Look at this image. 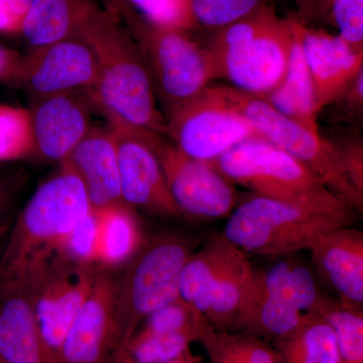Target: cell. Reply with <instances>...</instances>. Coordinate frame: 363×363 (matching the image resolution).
<instances>
[{
	"label": "cell",
	"mask_w": 363,
	"mask_h": 363,
	"mask_svg": "<svg viewBox=\"0 0 363 363\" xmlns=\"http://www.w3.org/2000/svg\"><path fill=\"white\" fill-rule=\"evenodd\" d=\"M23 59L18 52L0 45V83L16 85Z\"/></svg>",
	"instance_id": "cell-41"
},
{
	"label": "cell",
	"mask_w": 363,
	"mask_h": 363,
	"mask_svg": "<svg viewBox=\"0 0 363 363\" xmlns=\"http://www.w3.org/2000/svg\"><path fill=\"white\" fill-rule=\"evenodd\" d=\"M33 154L32 121L28 109L0 105V162Z\"/></svg>",
	"instance_id": "cell-30"
},
{
	"label": "cell",
	"mask_w": 363,
	"mask_h": 363,
	"mask_svg": "<svg viewBox=\"0 0 363 363\" xmlns=\"http://www.w3.org/2000/svg\"><path fill=\"white\" fill-rule=\"evenodd\" d=\"M97 6L96 0H32L21 33L30 50L77 37Z\"/></svg>",
	"instance_id": "cell-20"
},
{
	"label": "cell",
	"mask_w": 363,
	"mask_h": 363,
	"mask_svg": "<svg viewBox=\"0 0 363 363\" xmlns=\"http://www.w3.org/2000/svg\"><path fill=\"white\" fill-rule=\"evenodd\" d=\"M311 314L323 318L334 332L340 363H363L362 309L344 307L323 297Z\"/></svg>",
	"instance_id": "cell-28"
},
{
	"label": "cell",
	"mask_w": 363,
	"mask_h": 363,
	"mask_svg": "<svg viewBox=\"0 0 363 363\" xmlns=\"http://www.w3.org/2000/svg\"><path fill=\"white\" fill-rule=\"evenodd\" d=\"M94 109L83 90L32 100L33 154L45 161L62 162L91 130Z\"/></svg>",
	"instance_id": "cell-15"
},
{
	"label": "cell",
	"mask_w": 363,
	"mask_h": 363,
	"mask_svg": "<svg viewBox=\"0 0 363 363\" xmlns=\"http://www.w3.org/2000/svg\"><path fill=\"white\" fill-rule=\"evenodd\" d=\"M199 342L206 351L210 363H242L227 344L224 332L215 329L204 317L199 324Z\"/></svg>",
	"instance_id": "cell-38"
},
{
	"label": "cell",
	"mask_w": 363,
	"mask_h": 363,
	"mask_svg": "<svg viewBox=\"0 0 363 363\" xmlns=\"http://www.w3.org/2000/svg\"><path fill=\"white\" fill-rule=\"evenodd\" d=\"M294 42L292 18H279L266 4L247 18L213 33L206 45L215 79L236 89L266 96L288 68Z\"/></svg>",
	"instance_id": "cell-2"
},
{
	"label": "cell",
	"mask_w": 363,
	"mask_h": 363,
	"mask_svg": "<svg viewBox=\"0 0 363 363\" xmlns=\"http://www.w3.org/2000/svg\"><path fill=\"white\" fill-rule=\"evenodd\" d=\"M329 18L339 37L355 52H363V0H332Z\"/></svg>",
	"instance_id": "cell-35"
},
{
	"label": "cell",
	"mask_w": 363,
	"mask_h": 363,
	"mask_svg": "<svg viewBox=\"0 0 363 363\" xmlns=\"http://www.w3.org/2000/svg\"><path fill=\"white\" fill-rule=\"evenodd\" d=\"M252 286L281 298L304 314L314 312L324 297L317 289L311 271L292 259L281 260L266 271L255 269Z\"/></svg>",
	"instance_id": "cell-24"
},
{
	"label": "cell",
	"mask_w": 363,
	"mask_h": 363,
	"mask_svg": "<svg viewBox=\"0 0 363 363\" xmlns=\"http://www.w3.org/2000/svg\"><path fill=\"white\" fill-rule=\"evenodd\" d=\"M243 255L223 234L210 236L198 252L188 257L181 274L179 297L202 315L215 283Z\"/></svg>",
	"instance_id": "cell-21"
},
{
	"label": "cell",
	"mask_w": 363,
	"mask_h": 363,
	"mask_svg": "<svg viewBox=\"0 0 363 363\" xmlns=\"http://www.w3.org/2000/svg\"><path fill=\"white\" fill-rule=\"evenodd\" d=\"M351 209H320L253 195L229 215L223 236L245 253L281 257L309 250L324 235L350 226Z\"/></svg>",
	"instance_id": "cell-4"
},
{
	"label": "cell",
	"mask_w": 363,
	"mask_h": 363,
	"mask_svg": "<svg viewBox=\"0 0 363 363\" xmlns=\"http://www.w3.org/2000/svg\"><path fill=\"white\" fill-rule=\"evenodd\" d=\"M114 294L113 271L101 267L92 292L67 332L58 363H113L121 350Z\"/></svg>",
	"instance_id": "cell-14"
},
{
	"label": "cell",
	"mask_w": 363,
	"mask_h": 363,
	"mask_svg": "<svg viewBox=\"0 0 363 363\" xmlns=\"http://www.w3.org/2000/svg\"><path fill=\"white\" fill-rule=\"evenodd\" d=\"M279 363H340L330 325L318 315L306 314L302 323L272 341Z\"/></svg>",
	"instance_id": "cell-23"
},
{
	"label": "cell",
	"mask_w": 363,
	"mask_h": 363,
	"mask_svg": "<svg viewBox=\"0 0 363 363\" xmlns=\"http://www.w3.org/2000/svg\"><path fill=\"white\" fill-rule=\"evenodd\" d=\"M23 16L16 0H0V33H21Z\"/></svg>",
	"instance_id": "cell-40"
},
{
	"label": "cell",
	"mask_w": 363,
	"mask_h": 363,
	"mask_svg": "<svg viewBox=\"0 0 363 363\" xmlns=\"http://www.w3.org/2000/svg\"><path fill=\"white\" fill-rule=\"evenodd\" d=\"M327 107L335 109L333 114L341 123H358L363 108V69L344 89L340 96Z\"/></svg>",
	"instance_id": "cell-37"
},
{
	"label": "cell",
	"mask_w": 363,
	"mask_h": 363,
	"mask_svg": "<svg viewBox=\"0 0 363 363\" xmlns=\"http://www.w3.org/2000/svg\"><path fill=\"white\" fill-rule=\"evenodd\" d=\"M98 213L101 216L99 264L109 271L123 269L147 240L138 217L128 205Z\"/></svg>",
	"instance_id": "cell-26"
},
{
	"label": "cell",
	"mask_w": 363,
	"mask_h": 363,
	"mask_svg": "<svg viewBox=\"0 0 363 363\" xmlns=\"http://www.w3.org/2000/svg\"><path fill=\"white\" fill-rule=\"evenodd\" d=\"M296 9L295 18L307 26L327 20L332 0H292Z\"/></svg>",
	"instance_id": "cell-39"
},
{
	"label": "cell",
	"mask_w": 363,
	"mask_h": 363,
	"mask_svg": "<svg viewBox=\"0 0 363 363\" xmlns=\"http://www.w3.org/2000/svg\"><path fill=\"white\" fill-rule=\"evenodd\" d=\"M156 150L169 194L181 215L205 220L224 218L238 206V192L230 181L209 162L187 156L162 136Z\"/></svg>",
	"instance_id": "cell-11"
},
{
	"label": "cell",
	"mask_w": 363,
	"mask_h": 363,
	"mask_svg": "<svg viewBox=\"0 0 363 363\" xmlns=\"http://www.w3.org/2000/svg\"><path fill=\"white\" fill-rule=\"evenodd\" d=\"M222 94L247 118L260 138L277 145L310 169L334 194L354 211H362L363 195L346 178L335 150L317 135L281 114L264 98L233 86H219Z\"/></svg>",
	"instance_id": "cell-8"
},
{
	"label": "cell",
	"mask_w": 363,
	"mask_h": 363,
	"mask_svg": "<svg viewBox=\"0 0 363 363\" xmlns=\"http://www.w3.org/2000/svg\"><path fill=\"white\" fill-rule=\"evenodd\" d=\"M317 272L337 292L344 307L362 309L363 233L341 227L320 238L310 248Z\"/></svg>",
	"instance_id": "cell-19"
},
{
	"label": "cell",
	"mask_w": 363,
	"mask_h": 363,
	"mask_svg": "<svg viewBox=\"0 0 363 363\" xmlns=\"http://www.w3.org/2000/svg\"><path fill=\"white\" fill-rule=\"evenodd\" d=\"M255 272V267L245 253L215 283L206 298L202 316L217 330L233 332Z\"/></svg>",
	"instance_id": "cell-25"
},
{
	"label": "cell",
	"mask_w": 363,
	"mask_h": 363,
	"mask_svg": "<svg viewBox=\"0 0 363 363\" xmlns=\"http://www.w3.org/2000/svg\"><path fill=\"white\" fill-rule=\"evenodd\" d=\"M203 316L180 297L150 314L136 329L135 337L197 329Z\"/></svg>",
	"instance_id": "cell-33"
},
{
	"label": "cell",
	"mask_w": 363,
	"mask_h": 363,
	"mask_svg": "<svg viewBox=\"0 0 363 363\" xmlns=\"http://www.w3.org/2000/svg\"><path fill=\"white\" fill-rule=\"evenodd\" d=\"M102 9L121 26L133 20L172 28H193L190 0H100Z\"/></svg>",
	"instance_id": "cell-27"
},
{
	"label": "cell",
	"mask_w": 363,
	"mask_h": 363,
	"mask_svg": "<svg viewBox=\"0 0 363 363\" xmlns=\"http://www.w3.org/2000/svg\"><path fill=\"white\" fill-rule=\"evenodd\" d=\"M194 250L186 236L161 234L145 240L121 269L114 294L121 352L145 318L179 298L182 271Z\"/></svg>",
	"instance_id": "cell-6"
},
{
	"label": "cell",
	"mask_w": 363,
	"mask_h": 363,
	"mask_svg": "<svg viewBox=\"0 0 363 363\" xmlns=\"http://www.w3.org/2000/svg\"><path fill=\"white\" fill-rule=\"evenodd\" d=\"M32 0H16V4L20 7L21 11L23 13H26V9H28V4Z\"/></svg>",
	"instance_id": "cell-43"
},
{
	"label": "cell",
	"mask_w": 363,
	"mask_h": 363,
	"mask_svg": "<svg viewBox=\"0 0 363 363\" xmlns=\"http://www.w3.org/2000/svg\"><path fill=\"white\" fill-rule=\"evenodd\" d=\"M113 363H118V362H117L116 360H114Z\"/></svg>",
	"instance_id": "cell-46"
},
{
	"label": "cell",
	"mask_w": 363,
	"mask_h": 363,
	"mask_svg": "<svg viewBox=\"0 0 363 363\" xmlns=\"http://www.w3.org/2000/svg\"><path fill=\"white\" fill-rule=\"evenodd\" d=\"M60 164L71 169L82 182L93 211L104 212L126 205L121 194L116 147L111 128L92 126Z\"/></svg>",
	"instance_id": "cell-18"
},
{
	"label": "cell",
	"mask_w": 363,
	"mask_h": 363,
	"mask_svg": "<svg viewBox=\"0 0 363 363\" xmlns=\"http://www.w3.org/2000/svg\"><path fill=\"white\" fill-rule=\"evenodd\" d=\"M0 363H11V362H6V359H4V358L0 357Z\"/></svg>",
	"instance_id": "cell-45"
},
{
	"label": "cell",
	"mask_w": 363,
	"mask_h": 363,
	"mask_svg": "<svg viewBox=\"0 0 363 363\" xmlns=\"http://www.w3.org/2000/svg\"><path fill=\"white\" fill-rule=\"evenodd\" d=\"M323 138L337 154L346 178L363 195V143L358 131H340Z\"/></svg>",
	"instance_id": "cell-34"
},
{
	"label": "cell",
	"mask_w": 363,
	"mask_h": 363,
	"mask_svg": "<svg viewBox=\"0 0 363 363\" xmlns=\"http://www.w3.org/2000/svg\"><path fill=\"white\" fill-rule=\"evenodd\" d=\"M97 77L96 55L77 35L30 50L23 59L16 85L32 101L59 93L89 90Z\"/></svg>",
	"instance_id": "cell-13"
},
{
	"label": "cell",
	"mask_w": 363,
	"mask_h": 363,
	"mask_svg": "<svg viewBox=\"0 0 363 363\" xmlns=\"http://www.w3.org/2000/svg\"><path fill=\"white\" fill-rule=\"evenodd\" d=\"M195 342H199V327L147 337L133 336L121 353L135 363L168 362L192 350L191 346Z\"/></svg>",
	"instance_id": "cell-29"
},
{
	"label": "cell",
	"mask_w": 363,
	"mask_h": 363,
	"mask_svg": "<svg viewBox=\"0 0 363 363\" xmlns=\"http://www.w3.org/2000/svg\"><path fill=\"white\" fill-rule=\"evenodd\" d=\"M82 182L60 164L16 215L0 257V278L45 267L74 226L91 211Z\"/></svg>",
	"instance_id": "cell-3"
},
{
	"label": "cell",
	"mask_w": 363,
	"mask_h": 363,
	"mask_svg": "<svg viewBox=\"0 0 363 363\" xmlns=\"http://www.w3.org/2000/svg\"><path fill=\"white\" fill-rule=\"evenodd\" d=\"M1 240V238H0ZM4 245H0V257H1L2 250H4Z\"/></svg>",
	"instance_id": "cell-44"
},
{
	"label": "cell",
	"mask_w": 363,
	"mask_h": 363,
	"mask_svg": "<svg viewBox=\"0 0 363 363\" xmlns=\"http://www.w3.org/2000/svg\"><path fill=\"white\" fill-rule=\"evenodd\" d=\"M166 135L182 152L207 162L259 136L250 121L229 104L219 86H208L172 112L166 118Z\"/></svg>",
	"instance_id": "cell-9"
},
{
	"label": "cell",
	"mask_w": 363,
	"mask_h": 363,
	"mask_svg": "<svg viewBox=\"0 0 363 363\" xmlns=\"http://www.w3.org/2000/svg\"><path fill=\"white\" fill-rule=\"evenodd\" d=\"M42 269L0 278V357L11 363H54L33 308V286Z\"/></svg>",
	"instance_id": "cell-16"
},
{
	"label": "cell",
	"mask_w": 363,
	"mask_h": 363,
	"mask_svg": "<svg viewBox=\"0 0 363 363\" xmlns=\"http://www.w3.org/2000/svg\"><path fill=\"white\" fill-rule=\"evenodd\" d=\"M116 360L118 363H135L133 360L130 359L123 353H119L116 358ZM156 363H204L203 358L199 355L193 353L192 350L189 351L186 354L182 355V357L175 358V359L168 360V362H162Z\"/></svg>",
	"instance_id": "cell-42"
},
{
	"label": "cell",
	"mask_w": 363,
	"mask_h": 363,
	"mask_svg": "<svg viewBox=\"0 0 363 363\" xmlns=\"http://www.w3.org/2000/svg\"><path fill=\"white\" fill-rule=\"evenodd\" d=\"M26 180L23 169L0 166V238L13 226Z\"/></svg>",
	"instance_id": "cell-36"
},
{
	"label": "cell",
	"mask_w": 363,
	"mask_h": 363,
	"mask_svg": "<svg viewBox=\"0 0 363 363\" xmlns=\"http://www.w3.org/2000/svg\"><path fill=\"white\" fill-rule=\"evenodd\" d=\"M100 264H82L55 255L38 274L33 286V308L40 335L52 362L74 318L92 292Z\"/></svg>",
	"instance_id": "cell-10"
},
{
	"label": "cell",
	"mask_w": 363,
	"mask_h": 363,
	"mask_svg": "<svg viewBox=\"0 0 363 363\" xmlns=\"http://www.w3.org/2000/svg\"><path fill=\"white\" fill-rule=\"evenodd\" d=\"M209 164L255 195L320 209L353 210L304 164L259 136L240 143Z\"/></svg>",
	"instance_id": "cell-5"
},
{
	"label": "cell",
	"mask_w": 363,
	"mask_h": 363,
	"mask_svg": "<svg viewBox=\"0 0 363 363\" xmlns=\"http://www.w3.org/2000/svg\"><path fill=\"white\" fill-rule=\"evenodd\" d=\"M266 4L267 0H190L193 28L199 26L215 33L247 18Z\"/></svg>",
	"instance_id": "cell-31"
},
{
	"label": "cell",
	"mask_w": 363,
	"mask_h": 363,
	"mask_svg": "<svg viewBox=\"0 0 363 363\" xmlns=\"http://www.w3.org/2000/svg\"><path fill=\"white\" fill-rule=\"evenodd\" d=\"M142 52L164 119L197 96L214 80L206 47L189 35L187 28L133 20L123 26Z\"/></svg>",
	"instance_id": "cell-7"
},
{
	"label": "cell",
	"mask_w": 363,
	"mask_h": 363,
	"mask_svg": "<svg viewBox=\"0 0 363 363\" xmlns=\"http://www.w3.org/2000/svg\"><path fill=\"white\" fill-rule=\"evenodd\" d=\"M296 26L311 76L318 117L362 70L363 52L351 49L338 35L302 25L297 18Z\"/></svg>",
	"instance_id": "cell-17"
},
{
	"label": "cell",
	"mask_w": 363,
	"mask_h": 363,
	"mask_svg": "<svg viewBox=\"0 0 363 363\" xmlns=\"http://www.w3.org/2000/svg\"><path fill=\"white\" fill-rule=\"evenodd\" d=\"M292 21L294 42L285 76L276 89L262 97L284 116L314 135H320L318 117L314 111L311 76L301 47L295 16Z\"/></svg>",
	"instance_id": "cell-22"
},
{
	"label": "cell",
	"mask_w": 363,
	"mask_h": 363,
	"mask_svg": "<svg viewBox=\"0 0 363 363\" xmlns=\"http://www.w3.org/2000/svg\"><path fill=\"white\" fill-rule=\"evenodd\" d=\"M101 216L91 210L62 241L57 255L82 264H99Z\"/></svg>",
	"instance_id": "cell-32"
},
{
	"label": "cell",
	"mask_w": 363,
	"mask_h": 363,
	"mask_svg": "<svg viewBox=\"0 0 363 363\" xmlns=\"http://www.w3.org/2000/svg\"><path fill=\"white\" fill-rule=\"evenodd\" d=\"M78 37L96 55V83L86 91L94 109L104 114L109 124H125L154 135H166V119L157 108L149 69L130 33L97 6Z\"/></svg>",
	"instance_id": "cell-1"
},
{
	"label": "cell",
	"mask_w": 363,
	"mask_h": 363,
	"mask_svg": "<svg viewBox=\"0 0 363 363\" xmlns=\"http://www.w3.org/2000/svg\"><path fill=\"white\" fill-rule=\"evenodd\" d=\"M116 143L121 194L133 209L180 216L169 194L156 150L160 135L121 123H111Z\"/></svg>",
	"instance_id": "cell-12"
}]
</instances>
